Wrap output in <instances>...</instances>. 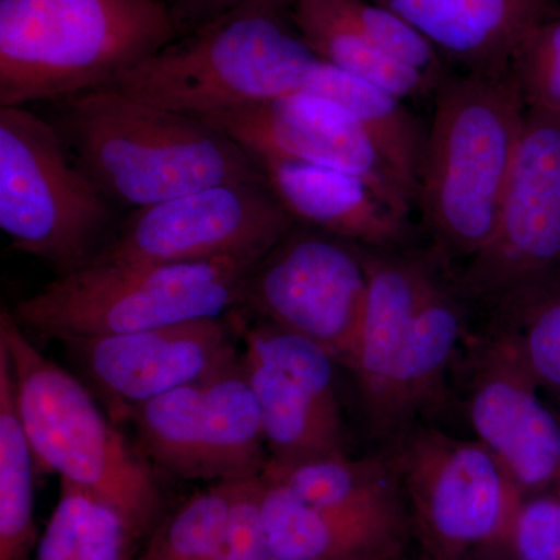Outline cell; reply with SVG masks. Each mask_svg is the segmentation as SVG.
Instances as JSON below:
<instances>
[{"instance_id":"11","label":"cell","mask_w":560,"mask_h":560,"mask_svg":"<svg viewBox=\"0 0 560 560\" xmlns=\"http://www.w3.org/2000/svg\"><path fill=\"white\" fill-rule=\"evenodd\" d=\"M560 275V117L526 109L495 230L459 290L499 305Z\"/></svg>"},{"instance_id":"10","label":"cell","mask_w":560,"mask_h":560,"mask_svg":"<svg viewBox=\"0 0 560 560\" xmlns=\"http://www.w3.org/2000/svg\"><path fill=\"white\" fill-rule=\"evenodd\" d=\"M388 453L423 533L442 551L510 537L523 492L477 440L411 425Z\"/></svg>"},{"instance_id":"8","label":"cell","mask_w":560,"mask_h":560,"mask_svg":"<svg viewBox=\"0 0 560 560\" xmlns=\"http://www.w3.org/2000/svg\"><path fill=\"white\" fill-rule=\"evenodd\" d=\"M125 422L135 429L140 453L180 480H248L260 477L270 460L242 359L143 401Z\"/></svg>"},{"instance_id":"30","label":"cell","mask_w":560,"mask_h":560,"mask_svg":"<svg viewBox=\"0 0 560 560\" xmlns=\"http://www.w3.org/2000/svg\"><path fill=\"white\" fill-rule=\"evenodd\" d=\"M510 73L526 109L560 117V13L540 22L518 44Z\"/></svg>"},{"instance_id":"22","label":"cell","mask_w":560,"mask_h":560,"mask_svg":"<svg viewBox=\"0 0 560 560\" xmlns=\"http://www.w3.org/2000/svg\"><path fill=\"white\" fill-rule=\"evenodd\" d=\"M261 477L319 510L353 515H404L399 475L386 456L348 453L294 464H267Z\"/></svg>"},{"instance_id":"20","label":"cell","mask_w":560,"mask_h":560,"mask_svg":"<svg viewBox=\"0 0 560 560\" xmlns=\"http://www.w3.org/2000/svg\"><path fill=\"white\" fill-rule=\"evenodd\" d=\"M261 480V517L278 560H388L399 550L404 515L324 511Z\"/></svg>"},{"instance_id":"31","label":"cell","mask_w":560,"mask_h":560,"mask_svg":"<svg viewBox=\"0 0 560 560\" xmlns=\"http://www.w3.org/2000/svg\"><path fill=\"white\" fill-rule=\"evenodd\" d=\"M260 477L235 481L230 521L215 560H278L261 517Z\"/></svg>"},{"instance_id":"7","label":"cell","mask_w":560,"mask_h":560,"mask_svg":"<svg viewBox=\"0 0 560 560\" xmlns=\"http://www.w3.org/2000/svg\"><path fill=\"white\" fill-rule=\"evenodd\" d=\"M114 202L70 153L61 132L25 106H0V230L58 276L108 241Z\"/></svg>"},{"instance_id":"17","label":"cell","mask_w":560,"mask_h":560,"mask_svg":"<svg viewBox=\"0 0 560 560\" xmlns=\"http://www.w3.org/2000/svg\"><path fill=\"white\" fill-rule=\"evenodd\" d=\"M364 257L366 302L349 371L355 375L368 419L377 433L416 315L441 272L433 257L423 254H393L364 246Z\"/></svg>"},{"instance_id":"27","label":"cell","mask_w":560,"mask_h":560,"mask_svg":"<svg viewBox=\"0 0 560 560\" xmlns=\"http://www.w3.org/2000/svg\"><path fill=\"white\" fill-rule=\"evenodd\" d=\"M499 327L517 346L540 388L560 394V275L497 305Z\"/></svg>"},{"instance_id":"2","label":"cell","mask_w":560,"mask_h":560,"mask_svg":"<svg viewBox=\"0 0 560 560\" xmlns=\"http://www.w3.org/2000/svg\"><path fill=\"white\" fill-rule=\"evenodd\" d=\"M176 38L165 0H0V106L113 86Z\"/></svg>"},{"instance_id":"13","label":"cell","mask_w":560,"mask_h":560,"mask_svg":"<svg viewBox=\"0 0 560 560\" xmlns=\"http://www.w3.org/2000/svg\"><path fill=\"white\" fill-rule=\"evenodd\" d=\"M243 371L259 404L271 464L346 453L335 366L327 350L267 320L246 319Z\"/></svg>"},{"instance_id":"16","label":"cell","mask_w":560,"mask_h":560,"mask_svg":"<svg viewBox=\"0 0 560 560\" xmlns=\"http://www.w3.org/2000/svg\"><path fill=\"white\" fill-rule=\"evenodd\" d=\"M467 416L475 440L510 471L523 495L560 486V423L517 346L499 327L475 348Z\"/></svg>"},{"instance_id":"28","label":"cell","mask_w":560,"mask_h":560,"mask_svg":"<svg viewBox=\"0 0 560 560\" xmlns=\"http://www.w3.org/2000/svg\"><path fill=\"white\" fill-rule=\"evenodd\" d=\"M235 481H221L194 493L162 518L131 560H215L228 521Z\"/></svg>"},{"instance_id":"23","label":"cell","mask_w":560,"mask_h":560,"mask_svg":"<svg viewBox=\"0 0 560 560\" xmlns=\"http://www.w3.org/2000/svg\"><path fill=\"white\" fill-rule=\"evenodd\" d=\"M291 21L320 61L401 98L434 95L440 81L386 57L349 20L340 0H296Z\"/></svg>"},{"instance_id":"29","label":"cell","mask_w":560,"mask_h":560,"mask_svg":"<svg viewBox=\"0 0 560 560\" xmlns=\"http://www.w3.org/2000/svg\"><path fill=\"white\" fill-rule=\"evenodd\" d=\"M342 10L375 49L386 57L420 70L441 81L448 75V62L425 36L393 11L371 0H340Z\"/></svg>"},{"instance_id":"9","label":"cell","mask_w":560,"mask_h":560,"mask_svg":"<svg viewBox=\"0 0 560 560\" xmlns=\"http://www.w3.org/2000/svg\"><path fill=\"white\" fill-rule=\"evenodd\" d=\"M368 293L364 246L296 223L246 279L238 311L352 366Z\"/></svg>"},{"instance_id":"24","label":"cell","mask_w":560,"mask_h":560,"mask_svg":"<svg viewBox=\"0 0 560 560\" xmlns=\"http://www.w3.org/2000/svg\"><path fill=\"white\" fill-rule=\"evenodd\" d=\"M301 92L329 98L348 110L416 198L427 136L401 98L324 61Z\"/></svg>"},{"instance_id":"5","label":"cell","mask_w":560,"mask_h":560,"mask_svg":"<svg viewBox=\"0 0 560 560\" xmlns=\"http://www.w3.org/2000/svg\"><path fill=\"white\" fill-rule=\"evenodd\" d=\"M319 62L290 11L249 5L178 36L113 86L200 119L304 91Z\"/></svg>"},{"instance_id":"33","label":"cell","mask_w":560,"mask_h":560,"mask_svg":"<svg viewBox=\"0 0 560 560\" xmlns=\"http://www.w3.org/2000/svg\"><path fill=\"white\" fill-rule=\"evenodd\" d=\"M294 2L296 0H165L178 36L198 31L245 7L265 5L290 11Z\"/></svg>"},{"instance_id":"6","label":"cell","mask_w":560,"mask_h":560,"mask_svg":"<svg viewBox=\"0 0 560 560\" xmlns=\"http://www.w3.org/2000/svg\"><path fill=\"white\" fill-rule=\"evenodd\" d=\"M267 254L86 264L18 302L11 313L25 331L62 342L219 318L238 311L246 279Z\"/></svg>"},{"instance_id":"26","label":"cell","mask_w":560,"mask_h":560,"mask_svg":"<svg viewBox=\"0 0 560 560\" xmlns=\"http://www.w3.org/2000/svg\"><path fill=\"white\" fill-rule=\"evenodd\" d=\"M138 544L108 504L60 480L57 506L33 560H131Z\"/></svg>"},{"instance_id":"21","label":"cell","mask_w":560,"mask_h":560,"mask_svg":"<svg viewBox=\"0 0 560 560\" xmlns=\"http://www.w3.org/2000/svg\"><path fill=\"white\" fill-rule=\"evenodd\" d=\"M464 308L458 293L438 276L420 305L408 348L390 386L378 436L394 438L425 408L440 400L464 337Z\"/></svg>"},{"instance_id":"1","label":"cell","mask_w":560,"mask_h":560,"mask_svg":"<svg viewBox=\"0 0 560 560\" xmlns=\"http://www.w3.org/2000/svg\"><path fill=\"white\" fill-rule=\"evenodd\" d=\"M55 127L110 201L139 209L226 183H267L226 132L114 86L54 102Z\"/></svg>"},{"instance_id":"32","label":"cell","mask_w":560,"mask_h":560,"mask_svg":"<svg viewBox=\"0 0 560 560\" xmlns=\"http://www.w3.org/2000/svg\"><path fill=\"white\" fill-rule=\"evenodd\" d=\"M526 497L510 533L517 560H560V486Z\"/></svg>"},{"instance_id":"12","label":"cell","mask_w":560,"mask_h":560,"mask_svg":"<svg viewBox=\"0 0 560 560\" xmlns=\"http://www.w3.org/2000/svg\"><path fill=\"white\" fill-rule=\"evenodd\" d=\"M294 224L267 183L219 184L132 209L88 264H172L270 253Z\"/></svg>"},{"instance_id":"3","label":"cell","mask_w":560,"mask_h":560,"mask_svg":"<svg viewBox=\"0 0 560 560\" xmlns=\"http://www.w3.org/2000/svg\"><path fill=\"white\" fill-rule=\"evenodd\" d=\"M0 348L9 355L36 466L108 504L136 540L150 537L164 506L153 464L106 418L91 390L47 359L7 311L0 315Z\"/></svg>"},{"instance_id":"14","label":"cell","mask_w":560,"mask_h":560,"mask_svg":"<svg viewBox=\"0 0 560 560\" xmlns=\"http://www.w3.org/2000/svg\"><path fill=\"white\" fill-rule=\"evenodd\" d=\"M246 315L189 320L132 334L65 341L105 400L109 419L125 422L143 401L209 377L241 359Z\"/></svg>"},{"instance_id":"18","label":"cell","mask_w":560,"mask_h":560,"mask_svg":"<svg viewBox=\"0 0 560 560\" xmlns=\"http://www.w3.org/2000/svg\"><path fill=\"white\" fill-rule=\"evenodd\" d=\"M408 22L464 72L504 75L518 44L558 0H371Z\"/></svg>"},{"instance_id":"19","label":"cell","mask_w":560,"mask_h":560,"mask_svg":"<svg viewBox=\"0 0 560 560\" xmlns=\"http://www.w3.org/2000/svg\"><path fill=\"white\" fill-rule=\"evenodd\" d=\"M257 164L296 223L374 249H393L410 234L408 219L394 212L359 176L307 162Z\"/></svg>"},{"instance_id":"4","label":"cell","mask_w":560,"mask_h":560,"mask_svg":"<svg viewBox=\"0 0 560 560\" xmlns=\"http://www.w3.org/2000/svg\"><path fill=\"white\" fill-rule=\"evenodd\" d=\"M433 97L416 202L440 256L471 259L495 230L526 106L510 70L448 73Z\"/></svg>"},{"instance_id":"25","label":"cell","mask_w":560,"mask_h":560,"mask_svg":"<svg viewBox=\"0 0 560 560\" xmlns=\"http://www.w3.org/2000/svg\"><path fill=\"white\" fill-rule=\"evenodd\" d=\"M35 466L18 411L9 355L0 348V560L35 556Z\"/></svg>"},{"instance_id":"15","label":"cell","mask_w":560,"mask_h":560,"mask_svg":"<svg viewBox=\"0 0 560 560\" xmlns=\"http://www.w3.org/2000/svg\"><path fill=\"white\" fill-rule=\"evenodd\" d=\"M200 119L226 132L256 162H307L359 176L405 219L416 201L359 121L329 98L296 92Z\"/></svg>"}]
</instances>
